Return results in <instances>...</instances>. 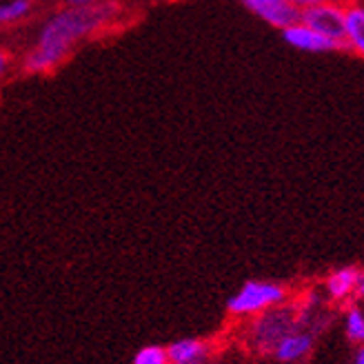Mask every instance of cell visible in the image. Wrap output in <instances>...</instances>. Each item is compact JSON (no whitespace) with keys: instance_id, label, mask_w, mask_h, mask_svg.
<instances>
[{"instance_id":"6da1fadb","label":"cell","mask_w":364,"mask_h":364,"mask_svg":"<svg viewBox=\"0 0 364 364\" xmlns=\"http://www.w3.org/2000/svg\"><path fill=\"white\" fill-rule=\"evenodd\" d=\"M118 7L100 3L89 7H65L53 14L43 25L36 45L25 58L27 74H49L58 69L74 51L76 45L91 38L114 21Z\"/></svg>"},{"instance_id":"7a4b0ae2","label":"cell","mask_w":364,"mask_h":364,"mask_svg":"<svg viewBox=\"0 0 364 364\" xmlns=\"http://www.w3.org/2000/svg\"><path fill=\"white\" fill-rule=\"evenodd\" d=\"M287 300V289L278 282L267 280H247L235 294L227 300V309L233 316H256L264 309H273Z\"/></svg>"},{"instance_id":"3957f363","label":"cell","mask_w":364,"mask_h":364,"mask_svg":"<svg viewBox=\"0 0 364 364\" xmlns=\"http://www.w3.org/2000/svg\"><path fill=\"white\" fill-rule=\"evenodd\" d=\"M296 309L294 306H273L269 314L260 316V320L251 329V342L260 351H273L276 344L296 329Z\"/></svg>"},{"instance_id":"277c9868","label":"cell","mask_w":364,"mask_h":364,"mask_svg":"<svg viewBox=\"0 0 364 364\" xmlns=\"http://www.w3.org/2000/svg\"><path fill=\"white\" fill-rule=\"evenodd\" d=\"M342 14H344V7L329 0V3L300 9V23L306 25L309 29H314L316 33L324 36V38L342 43Z\"/></svg>"},{"instance_id":"5b68a950","label":"cell","mask_w":364,"mask_h":364,"mask_svg":"<svg viewBox=\"0 0 364 364\" xmlns=\"http://www.w3.org/2000/svg\"><path fill=\"white\" fill-rule=\"evenodd\" d=\"M240 3L253 16H258L260 21L280 31L300 21V9L291 5L289 0H240Z\"/></svg>"},{"instance_id":"8992f818","label":"cell","mask_w":364,"mask_h":364,"mask_svg":"<svg viewBox=\"0 0 364 364\" xmlns=\"http://www.w3.org/2000/svg\"><path fill=\"white\" fill-rule=\"evenodd\" d=\"M282 38L287 45H291L294 49L300 51H309V53H329V51H344L342 43H336L331 38H324V36L316 33L314 29H309L306 25H302L300 21L289 25L282 29Z\"/></svg>"},{"instance_id":"52a82bcc","label":"cell","mask_w":364,"mask_h":364,"mask_svg":"<svg viewBox=\"0 0 364 364\" xmlns=\"http://www.w3.org/2000/svg\"><path fill=\"white\" fill-rule=\"evenodd\" d=\"M342 43H344V51H353L358 56H362V51H364V7L358 3L344 7Z\"/></svg>"},{"instance_id":"ba28073f","label":"cell","mask_w":364,"mask_h":364,"mask_svg":"<svg viewBox=\"0 0 364 364\" xmlns=\"http://www.w3.org/2000/svg\"><path fill=\"white\" fill-rule=\"evenodd\" d=\"M353 291H358V296H362L364 291V276L358 267H342L336 269L329 278H326V294L331 300H344L351 296Z\"/></svg>"},{"instance_id":"9c48e42d","label":"cell","mask_w":364,"mask_h":364,"mask_svg":"<svg viewBox=\"0 0 364 364\" xmlns=\"http://www.w3.org/2000/svg\"><path fill=\"white\" fill-rule=\"evenodd\" d=\"M165 351L169 364H205L209 358V344L198 338H182L165 347Z\"/></svg>"},{"instance_id":"30bf717a","label":"cell","mask_w":364,"mask_h":364,"mask_svg":"<svg viewBox=\"0 0 364 364\" xmlns=\"http://www.w3.org/2000/svg\"><path fill=\"white\" fill-rule=\"evenodd\" d=\"M314 347V333L309 331H289L278 344L276 349H273V353H276V358L280 362H298L302 360L309 351H311Z\"/></svg>"},{"instance_id":"8fae6325","label":"cell","mask_w":364,"mask_h":364,"mask_svg":"<svg viewBox=\"0 0 364 364\" xmlns=\"http://www.w3.org/2000/svg\"><path fill=\"white\" fill-rule=\"evenodd\" d=\"M31 14V0H7L0 3V25H16Z\"/></svg>"},{"instance_id":"7c38bea8","label":"cell","mask_w":364,"mask_h":364,"mask_svg":"<svg viewBox=\"0 0 364 364\" xmlns=\"http://www.w3.org/2000/svg\"><path fill=\"white\" fill-rule=\"evenodd\" d=\"M344 329H347V338L355 344L364 340V314L362 309L353 306L347 314V322H344Z\"/></svg>"},{"instance_id":"4fadbf2b","label":"cell","mask_w":364,"mask_h":364,"mask_svg":"<svg viewBox=\"0 0 364 364\" xmlns=\"http://www.w3.org/2000/svg\"><path fill=\"white\" fill-rule=\"evenodd\" d=\"M132 364H169L167 362V351L165 347H158V344H149V347H142Z\"/></svg>"},{"instance_id":"5bb4252c","label":"cell","mask_w":364,"mask_h":364,"mask_svg":"<svg viewBox=\"0 0 364 364\" xmlns=\"http://www.w3.org/2000/svg\"><path fill=\"white\" fill-rule=\"evenodd\" d=\"M289 3L294 7H298V9H306V7H314V5L329 3V0H289Z\"/></svg>"},{"instance_id":"9a60e30c","label":"cell","mask_w":364,"mask_h":364,"mask_svg":"<svg viewBox=\"0 0 364 364\" xmlns=\"http://www.w3.org/2000/svg\"><path fill=\"white\" fill-rule=\"evenodd\" d=\"M107 3V0H67L69 7H89V5H100Z\"/></svg>"},{"instance_id":"2e32d148","label":"cell","mask_w":364,"mask_h":364,"mask_svg":"<svg viewBox=\"0 0 364 364\" xmlns=\"http://www.w3.org/2000/svg\"><path fill=\"white\" fill-rule=\"evenodd\" d=\"M7 69H9V56L3 49H0V78L7 74Z\"/></svg>"},{"instance_id":"e0dca14e","label":"cell","mask_w":364,"mask_h":364,"mask_svg":"<svg viewBox=\"0 0 364 364\" xmlns=\"http://www.w3.org/2000/svg\"><path fill=\"white\" fill-rule=\"evenodd\" d=\"M353 364H364V349L360 347L353 355Z\"/></svg>"}]
</instances>
